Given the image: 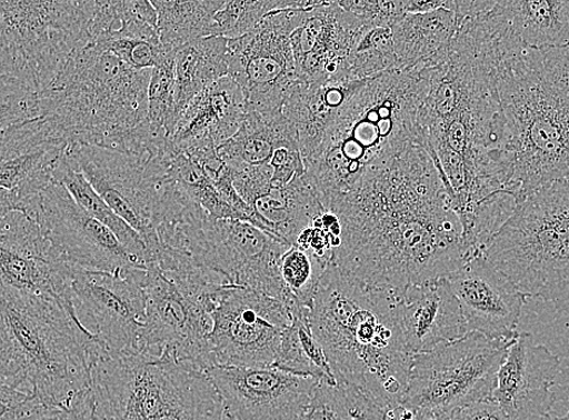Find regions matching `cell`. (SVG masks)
Listing matches in <instances>:
<instances>
[{
	"mask_svg": "<svg viewBox=\"0 0 569 420\" xmlns=\"http://www.w3.org/2000/svg\"><path fill=\"white\" fill-rule=\"evenodd\" d=\"M328 266L313 253L297 247L281 256L280 277L297 304L309 310L313 307L320 279Z\"/></svg>",
	"mask_w": 569,
	"mask_h": 420,
	"instance_id": "39",
	"label": "cell"
},
{
	"mask_svg": "<svg viewBox=\"0 0 569 420\" xmlns=\"http://www.w3.org/2000/svg\"><path fill=\"white\" fill-rule=\"evenodd\" d=\"M176 126L200 92L228 76V39L206 37L194 40L178 51L174 59Z\"/></svg>",
	"mask_w": 569,
	"mask_h": 420,
	"instance_id": "32",
	"label": "cell"
},
{
	"mask_svg": "<svg viewBox=\"0 0 569 420\" xmlns=\"http://www.w3.org/2000/svg\"><path fill=\"white\" fill-rule=\"evenodd\" d=\"M174 59L176 51L166 50L153 67L148 86V124L153 132L169 139L176 129Z\"/></svg>",
	"mask_w": 569,
	"mask_h": 420,
	"instance_id": "38",
	"label": "cell"
},
{
	"mask_svg": "<svg viewBox=\"0 0 569 420\" xmlns=\"http://www.w3.org/2000/svg\"><path fill=\"white\" fill-rule=\"evenodd\" d=\"M98 344L56 302L0 288V374L46 408L69 411L87 394Z\"/></svg>",
	"mask_w": 569,
	"mask_h": 420,
	"instance_id": "7",
	"label": "cell"
},
{
	"mask_svg": "<svg viewBox=\"0 0 569 420\" xmlns=\"http://www.w3.org/2000/svg\"><path fill=\"white\" fill-rule=\"evenodd\" d=\"M398 70L391 29L366 32L349 59L350 79L363 80Z\"/></svg>",
	"mask_w": 569,
	"mask_h": 420,
	"instance_id": "40",
	"label": "cell"
},
{
	"mask_svg": "<svg viewBox=\"0 0 569 420\" xmlns=\"http://www.w3.org/2000/svg\"><path fill=\"white\" fill-rule=\"evenodd\" d=\"M248 112L247 101L229 76L217 80L189 103L171 137L174 151L219 148L233 138Z\"/></svg>",
	"mask_w": 569,
	"mask_h": 420,
	"instance_id": "26",
	"label": "cell"
},
{
	"mask_svg": "<svg viewBox=\"0 0 569 420\" xmlns=\"http://www.w3.org/2000/svg\"><path fill=\"white\" fill-rule=\"evenodd\" d=\"M74 269L52 250L29 214L13 211L0 228V288L56 302L80 327L72 281Z\"/></svg>",
	"mask_w": 569,
	"mask_h": 420,
	"instance_id": "18",
	"label": "cell"
},
{
	"mask_svg": "<svg viewBox=\"0 0 569 420\" xmlns=\"http://www.w3.org/2000/svg\"><path fill=\"white\" fill-rule=\"evenodd\" d=\"M174 247L233 287L272 297L290 313L306 309L293 300L279 272L281 256L291 247L248 222L202 214L179 224Z\"/></svg>",
	"mask_w": 569,
	"mask_h": 420,
	"instance_id": "12",
	"label": "cell"
},
{
	"mask_svg": "<svg viewBox=\"0 0 569 420\" xmlns=\"http://www.w3.org/2000/svg\"><path fill=\"white\" fill-rule=\"evenodd\" d=\"M493 72L505 123L498 162L518 206L569 181V47L530 49L498 34Z\"/></svg>",
	"mask_w": 569,
	"mask_h": 420,
	"instance_id": "3",
	"label": "cell"
},
{
	"mask_svg": "<svg viewBox=\"0 0 569 420\" xmlns=\"http://www.w3.org/2000/svg\"><path fill=\"white\" fill-rule=\"evenodd\" d=\"M69 146L42 117L0 133V188L16 194L32 219Z\"/></svg>",
	"mask_w": 569,
	"mask_h": 420,
	"instance_id": "23",
	"label": "cell"
},
{
	"mask_svg": "<svg viewBox=\"0 0 569 420\" xmlns=\"http://www.w3.org/2000/svg\"><path fill=\"white\" fill-rule=\"evenodd\" d=\"M38 420H99L93 412L90 389L87 394L74 406L72 410L63 411L49 409L42 418Z\"/></svg>",
	"mask_w": 569,
	"mask_h": 420,
	"instance_id": "47",
	"label": "cell"
},
{
	"mask_svg": "<svg viewBox=\"0 0 569 420\" xmlns=\"http://www.w3.org/2000/svg\"><path fill=\"white\" fill-rule=\"evenodd\" d=\"M269 166L273 169L272 187L276 188L288 186L307 171L300 148H278Z\"/></svg>",
	"mask_w": 569,
	"mask_h": 420,
	"instance_id": "45",
	"label": "cell"
},
{
	"mask_svg": "<svg viewBox=\"0 0 569 420\" xmlns=\"http://www.w3.org/2000/svg\"><path fill=\"white\" fill-rule=\"evenodd\" d=\"M337 3L353 13L369 31L391 29L408 16L406 0H337Z\"/></svg>",
	"mask_w": 569,
	"mask_h": 420,
	"instance_id": "43",
	"label": "cell"
},
{
	"mask_svg": "<svg viewBox=\"0 0 569 420\" xmlns=\"http://www.w3.org/2000/svg\"><path fill=\"white\" fill-rule=\"evenodd\" d=\"M93 0H0V76L42 93L90 44Z\"/></svg>",
	"mask_w": 569,
	"mask_h": 420,
	"instance_id": "11",
	"label": "cell"
},
{
	"mask_svg": "<svg viewBox=\"0 0 569 420\" xmlns=\"http://www.w3.org/2000/svg\"><path fill=\"white\" fill-rule=\"evenodd\" d=\"M545 420H569V412H567L565 416H561V417L549 416Z\"/></svg>",
	"mask_w": 569,
	"mask_h": 420,
	"instance_id": "51",
	"label": "cell"
},
{
	"mask_svg": "<svg viewBox=\"0 0 569 420\" xmlns=\"http://www.w3.org/2000/svg\"><path fill=\"white\" fill-rule=\"evenodd\" d=\"M228 281L188 256L174 257L164 269L149 266L143 288L146 321L142 349L168 354L202 372L211 368L209 336L217 298Z\"/></svg>",
	"mask_w": 569,
	"mask_h": 420,
	"instance_id": "10",
	"label": "cell"
},
{
	"mask_svg": "<svg viewBox=\"0 0 569 420\" xmlns=\"http://www.w3.org/2000/svg\"><path fill=\"white\" fill-rule=\"evenodd\" d=\"M13 211L24 213L22 201L13 193L0 188V228H2L8 216Z\"/></svg>",
	"mask_w": 569,
	"mask_h": 420,
	"instance_id": "48",
	"label": "cell"
},
{
	"mask_svg": "<svg viewBox=\"0 0 569 420\" xmlns=\"http://www.w3.org/2000/svg\"><path fill=\"white\" fill-rule=\"evenodd\" d=\"M251 209L266 221L270 233L290 247L303 229L328 211L307 171L288 186L270 188L268 193L254 200Z\"/></svg>",
	"mask_w": 569,
	"mask_h": 420,
	"instance_id": "30",
	"label": "cell"
},
{
	"mask_svg": "<svg viewBox=\"0 0 569 420\" xmlns=\"http://www.w3.org/2000/svg\"><path fill=\"white\" fill-rule=\"evenodd\" d=\"M447 280L462 309L468 332L517 341L528 297L483 253L472 257Z\"/></svg>",
	"mask_w": 569,
	"mask_h": 420,
	"instance_id": "22",
	"label": "cell"
},
{
	"mask_svg": "<svg viewBox=\"0 0 569 420\" xmlns=\"http://www.w3.org/2000/svg\"><path fill=\"white\" fill-rule=\"evenodd\" d=\"M560 363L546 346L535 343L531 333L520 332L500 366L492 400L509 420H545L557 402L552 388Z\"/></svg>",
	"mask_w": 569,
	"mask_h": 420,
	"instance_id": "24",
	"label": "cell"
},
{
	"mask_svg": "<svg viewBox=\"0 0 569 420\" xmlns=\"http://www.w3.org/2000/svg\"><path fill=\"white\" fill-rule=\"evenodd\" d=\"M431 70H395L366 79L347 102L307 168L325 209L331 210L366 172L412 144L423 147L421 117Z\"/></svg>",
	"mask_w": 569,
	"mask_h": 420,
	"instance_id": "5",
	"label": "cell"
},
{
	"mask_svg": "<svg viewBox=\"0 0 569 420\" xmlns=\"http://www.w3.org/2000/svg\"><path fill=\"white\" fill-rule=\"evenodd\" d=\"M322 0H229L214 13L210 37L237 39L256 29L269 12L282 9H309Z\"/></svg>",
	"mask_w": 569,
	"mask_h": 420,
	"instance_id": "36",
	"label": "cell"
},
{
	"mask_svg": "<svg viewBox=\"0 0 569 420\" xmlns=\"http://www.w3.org/2000/svg\"><path fill=\"white\" fill-rule=\"evenodd\" d=\"M458 26L450 9L408 13L391 27L398 70H430L441 64L449 57Z\"/></svg>",
	"mask_w": 569,
	"mask_h": 420,
	"instance_id": "28",
	"label": "cell"
},
{
	"mask_svg": "<svg viewBox=\"0 0 569 420\" xmlns=\"http://www.w3.org/2000/svg\"><path fill=\"white\" fill-rule=\"evenodd\" d=\"M33 219L52 250L76 269L111 274L146 270L110 228L81 209L56 181L40 196Z\"/></svg>",
	"mask_w": 569,
	"mask_h": 420,
	"instance_id": "17",
	"label": "cell"
},
{
	"mask_svg": "<svg viewBox=\"0 0 569 420\" xmlns=\"http://www.w3.org/2000/svg\"><path fill=\"white\" fill-rule=\"evenodd\" d=\"M171 142L158 152L133 153L72 143L67 158L121 220L141 236L148 264L158 249L157 223L168 184Z\"/></svg>",
	"mask_w": 569,
	"mask_h": 420,
	"instance_id": "14",
	"label": "cell"
},
{
	"mask_svg": "<svg viewBox=\"0 0 569 420\" xmlns=\"http://www.w3.org/2000/svg\"><path fill=\"white\" fill-rule=\"evenodd\" d=\"M503 129L493 59L462 22L449 57L431 70L421 131L468 242L491 239L517 207L498 164Z\"/></svg>",
	"mask_w": 569,
	"mask_h": 420,
	"instance_id": "2",
	"label": "cell"
},
{
	"mask_svg": "<svg viewBox=\"0 0 569 420\" xmlns=\"http://www.w3.org/2000/svg\"><path fill=\"white\" fill-rule=\"evenodd\" d=\"M451 420H509L499 404L492 399H487L466 406L452 413Z\"/></svg>",
	"mask_w": 569,
	"mask_h": 420,
	"instance_id": "46",
	"label": "cell"
},
{
	"mask_svg": "<svg viewBox=\"0 0 569 420\" xmlns=\"http://www.w3.org/2000/svg\"><path fill=\"white\" fill-rule=\"evenodd\" d=\"M330 211L342 226L331 262L366 288L400 297L449 278L476 257L436 164L419 144L366 172Z\"/></svg>",
	"mask_w": 569,
	"mask_h": 420,
	"instance_id": "1",
	"label": "cell"
},
{
	"mask_svg": "<svg viewBox=\"0 0 569 420\" xmlns=\"http://www.w3.org/2000/svg\"><path fill=\"white\" fill-rule=\"evenodd\" d=\"M48 408L0 374V420H38Z\"/></svg>",
	"mask_w": 569,
	"mask_h": 420,
	"instance_id": "44",
	"label": "cell"
},
{
	"mask_svg": "<svg viewBox=\"0 0 569 420\" xmlns=\"http://www.w3.org/2000/svg\"><path fill=\"white\" fill-rule=\"evenodd\" d=\"M365 81L338 79L318 86L301 84L283 104L282 114L297 132L306 169L316 160L338 116Z\"/></svg>",
	"mask_w": 569,
	"mask_h": 420,
	"instance_id": "27",
	"label": "cell"
},
{
	"mask_svg": "<svg viewBox=\"0 0 569 420\" xmlns=\"http://www.w3.org/2000/svg\"><path fill=\"white\" fill-rule=\"evenodd\" d=\"M366 32L369 30L365 24L338 6L337 0H322L307 9L302 23L290 36L296 71L302 83L318 86L350 79L349 59Z\"/></svg>",
	"mask_w": 569,
	"mask_h": 420,
	"instance_id": "21",
	"label": "cell"
},
{
	"mask_svg": "<svg viewBox=\"0 0 569 420\" xmlns=\"http://www.w3.org/2000/svg\"><path fill=\"white\" fill-rule=\"evenodd\" d=\"M300 148L297 132L280 113L247 112L233 138L217 148V153L229 168L269 164L278 148Z\"/></svg>",
	"mask_w": 569,
	"mask_h": 420,
	"instance_id": "31",
	"label": "cell"
},
{
	"mask_svg": "<svg viewBox=\"0 0 569 420\" xmlns=\"http://www.w3.org/2000/svg\"><path fill=\"white\" fill-rule=\"evenodd\" d=\"M39 117V94L0 76V133Z\"/></svg>",
	"mask_w": 569,
	"mask_h": 420,
	"instance_id": "41",
	"label": "cell"
},
{
	"mask_svg": "<svg viewBox=\"0 0 569 420\" xmlns=\"http://www.w3.org/2000/svg\"><path fill=\"white\" fill-rule=\"evenodd\" d=\"M158 13V36L160 44L168 51L210 37L212 19L224 6L226 0H153Z\"/></svg>",
	"mask_w": 569,
	"mask_h": 420,
	"instance_id": "34",
	"label": "cell"
},
{
	"mask_svg": "<svg viewBox=\"0 0 569 420\" xmlns=\"http://www.w3.org/2000/svg\"><path fill=\"white\" fill-rule=\"evenodd\" d=\"M307 9L269 12L250 33L228 40V76L239 86L249 111L282 112L302 80L298 77L290 36Z\"/></svg>",
	"mask_w": 569,
	"mask_h": 420,
	"instance_id": "15",
	"label": "cell"
},
{
	"mask_svg": "<svg viewBox=\"0 0 569 420\" xmlns=\"http://www.w3.org/2000/svg\"><path fill=\"white\" fill-rule=\"evenodd\" d=\"M399 317L412 356L438 349L468 333L462 309L447 278L406 290L399 297Z\"/></svg>",
	"mask_w": 569,
	"mask_h": 420,
	"instance_id": "25",
	"label": "cell"
},
{
	"mask_svg": "<svg viewBox=\"0 0 569 420\" xmlns=\"http://www.w3.org/2000/svg\"><path fill=\"white\" fill-rule=\"evenodd\" d=\"M292 322L282 337L274 368L293 374L316 378L320 383L337 386L331 366L309 323V310L291 314Z\"/></svg>",
	"mask_w": 569,
	"mask_h": 420,
	"instance_id": "35",
	"label": "cell"
},
{
	"mask_svg": "<svg viewBox=\"0 0 569 420\" xmlns=\"http://www.w3.org/2000/svg\"><path fill=\"white\" fill-rule=\"evenodd\" d=\"M52 180L63 186L77 204L93 217L94 220L110 228L121 242V246H123L134 259L139 260L147 270V249L141 236L107 206V202L94 191L92 186L84 178V174L72 166L67 154L63 156L58 168L53 171Z\"/></svg>",
	"mask_w": 569,
	"mask_h": 420,
	"instance_id": "33",
	"label": "cell"
},
{
	"mask_svg": "<svg viewBox=\"0 0 569 420\" xmlns=\"http://www.w3.org/2000/svg\"><path fill=\"white\" fill-rule=\"evenodd\" d=\"M483 254L528 298L569 309V181L520 201Z\"/></svg>",
	"mask_w": 569,
	"mask_h": 420,
	"instance_id": "9",
	"label": "cell"
},
{
	"mask_svg": "<svg viewBox=\"0 0 569 420\" xmlns=\"http://www.w3.org/2000/svg\"><path fill=\"white\" fill-rule=\"evenodd\" d=\"M229 420H305L320 382L270 368L206 371Z\"/></svg>",
	"mask_w": 569,
	"mask_h": 420,
	"instance_id": "20",
	"label": "cell"
},
{
	"mask_svg": "<svg viewBox=\"0 0 569 420\" xmlns=\"http://www.w3.org/2000/svg\"><path fill=\"white\" fill-rule=\"evenodd\" d=\"M212 319L211 368H270L292 322L289 309L274 298L233 284L220 292Z\"/></svg>",
	"mask_w": 569,
	"mask_h": 420,
	"instance_id": "16",
	"label": "cell"
},
{
	"mask_svg": "<svg viewBox=\"0 0 569 420\" xmlns=\"http://www.w3.org/2000/svg\"><path fill=\"white\" fill-rule=\"evenodd\" d=\"M305 420H385V411L356 388L320 383Z\"/></svg>",
	"mask_w": 569,
	"mask_h": 420,
	"instance_id": "37",
	"label": "cell"
},
{
	"mask_svg": "<svg viewBox=\"0 0 569 420\" xmlns=\"http://www.w3.org/2000/svg\"><path fill=\"white\" fill-rule=\"evenodd\" d=\"M309 323L337 383L356 388L385 412L401 404L413 356L402 334L397 294L366 288L331 262Z\"/></svg>",
	"mask_w": 569,
	"mask_h": 420,
	"instance_id": "4",
	"label": "cell"
},
{
	"mask_svg": "<svg viewBox=\"0 0 569 420\" xmlns=\"http://www.w3.org/2000/svg\"><path fill=\"white\" fill-rule=\"evenodd\" d=\"M492 13L521 47H569V0H495Z\"/></svg>",
	"mask_w": 569,
	"mask_h": 420,
	"instance_id": "29",
	"label": "cell"
},
{
	"mask_svg": "<svg viewBox=\"0 0 569 420\" xmlns=\"http://www.w3.org/2000/svg\"><path fill=\"white\" fill-rule=\"evenodd\" d=\"M416 420H451V416H445L432 412H415Z\"/></svg>",
	"mask_w": 569,
	"mask_h": 420,
	"instance_id": "50",
	"label": "cell"
},
{
	"mask_svg": "<svg viewBox=\"0 0 569 420\" xmlns=\"http://www.w3.org/2000/svg\"><path fill=\"white\" fill-rule=\"evenodd\" d=\"M152 70L138 71L89 44L73 52L39 93L40 117L72 143L137 152L148 140V86Z\"/></svg>",
	"mask_w": 569,
	"mask_h": 420,
	"instance_id": "6",
	"label": "cell"
},
{
	"mask_svg": "<svg viewBox=\"0 0 569 420\" xmlns=\"http://www.w3.org/2000/svg\"><path fill=\"white\" fill-rule=\"evenodd\" d=\"M513 343L468 332L455 342L413 356L401 404L413 412L452 416L468 404L492 399L500 366Z\"/></svg>",
	"mask_w": 569,
	"mask_h": 420,
	"instance_id": "13",
	"label": "cell"
},
{
	"mask_svg": "<svg viewBox=\"0 0 569 420\" xmlns=\"http://www.w3.org/2000/svg\"><path fill=\"white\" fill-rule=\"evenodd\" d=\"M91 44L113 53L133 70H152L164 53L160 42L113 33L94 40Z\"/></svg>",
	"mask_w": 569,
	"mask_h": 420,
	"instance_id": "42",
	"label": "cell"
},
{
	"mask_svg": "<svg viewBox=\"0 0 569 420\" xmlns=\"http://www.w3.org/2000/svg\"><path fill=\"white\" fill-rule=\"evenodd\" d=\"M90 394L99 420H229L206 372L149 352L94 351Z\"/></svg>",
	"mask_w": 569,
	"mask_h": 420,
	"instance_id": "8",
	"label": "cell"
},
{
	"mask_svg": "<svg viewBox=\"0 0 569 420\" xmlns=\"http://www.w3.org/2000/svg\"><path fill=\"white\" fill-rule=\"evenodd\" d=\"M385 420H416V413L400 404L398 408L386 411Z\"/></svg>",
	"mask_w": 569,
	"mask_h": 420,
	"instance_id": "49",
	"label": "cell"
},
{
	"mask_svg": "<svg viewBox=\"0 0 569 420\" xmlns=\"http://www.w3.org/2000/svg\"><path fill=\"white\" fill-rule=\"evenodd\" d=\"M144 276L140 269L128 274L74 269V300L97 327L100 347L111 354L143 351Z\"/></svg>",
	"mask_w": 569,
	"mask_h": 420,
	"instance_id": "19",
	"label": "cell"
}]
</instances>
